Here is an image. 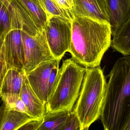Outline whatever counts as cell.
Returning a JSON list of instances; mask_svg holds the SVG:
<instances>
[{
  "instance_id": "cell-1",
  "label": "cell",
  "mask_w": 130,
  "mask_h": 130,
  "mask_svg": "<svg viewBox=\"0 0 130 130\" xmlns=\"http://www.w3.org/2000/svg\"><path fill=\"white\" fill-rule=\"evenodd\" d=\"M72 39L68 52L77 63L86 68L99 66L103 56L111 46L109 23L86 17L72 20Z\"/></svg>"
},
{
  "instance_id": "cell-2",
  "label": "cell",
  "mask_w": 130,
  "mask_h": 130,
  "mask_svg": "<svg viewBox=\"0 0 130 130\" xmlns=\"http://www.w3.org/2000/svg\"><path fill=\"white\" fill-rule=\"evenodd\" d=\"M101 120L105 130H121L130 111V56L116 62L109 75Z\"/></svg>"
},
{
  "instance_id": "cell-3",
  "label": "cell",
  "mask_w": 130,
  "mask_h": 130,
  "mask_svg": "<svg viewBox=\"0 0 130 130\" xmlns=\"http://www.w3.org/2000/svg\"><path fill=\"white\" fill-rule=\"evenodd\" d=\"M86 69L72 58L63 60L48 95L45 114L72 111L78 97Z\"/></svg>"
},
{
  "instance_id": "cell-4",
  "label": "cell",
  "mask_w": 130,
  "mask_h": 130,
  "mask_svg": "<svg viewBox=\"0 0 130 130\" xmlns=\"http://www.w3.org/2000/svg\"><path fill=\"white\" fill-rule=\"evenodd\" d=\"M107 82L99 66L86 68L73 111L79 120L81 130H87L101 117Z\"/></svg>"
},
{
  "instance_id": "cell-5",
  "label": "cell",
  "mask_w": 130,
  "mask_h": 130,
  "mask_svg": "<svg viewBox=\"0 0 130 130\" xmlns=\"http://www.w3.org/2000/svg\"><path fill=\"white\" fill-rule=\"evenodd\" d=\"M72 21L57 17L48 18L44 31L54 58L61 61L68 52L72 39Z\"/></svg>"
},
{
  "instance_id": "cell-6",
  "label": "cell",
  "mask_w": 130,
  "mask_h": 130,
  "mask_svg": "<svg viewBox=\"0 0 130 130\" xmlns=\"http://www.w3.org/2000/svg\"><path fill=\"white\" fill-rule=\"evenodd\" d=\"M24 51L23 71L26 74L45 61L55 59L47 44L44 31L32 36L22 31Z\"/></svg>"
},
{
  "instance_id": "cell-7",
  "label": "cell",
  "mask_w": 130,
  "mask_h": 130,
  "mask_svg": "<svg viewBox=\"0 0 130 130\" xmlns=\"http://www.w3.org/2000/svg\"><path fill=\"white\" fill-rule=\"evenodd\" d=\"M4 60L8 69L23 70L24 56L22 31L14 30L9 32L4 40Z\"/></svg>"
},
{
  "instance_id": "cell-8",
  "label": "cell",
  "mask_w": 130,
  "mask_h": 130,
  "mask_svg": "<svg viewBox=\"0 0 130 130\" xmlns=\"http://www.w3.org/2000/svg\"><path fill=\"white\" fill-rule=\"evenodd\" d=\"M59 62L56 59L43 62L26 73L32 89L45 105L48 101L49 79L53 69Z\"/></svg>"
},
{
  "instance_id": "cell-9",
  "label": "cell",
  "mask_w": 130,
  "mask_h": 130,
  "mask_svg": "<svg viewBox=\"0 0 130 130\" xmlns=\"http://www.w3.org/2000/svg\"><path fill=\"white\" fill-rule=\"evenodd\" d=\"M74 17H86L109 23L106 0H72Z\"/></svg>"
},
{
  "instance_id": "cell-10",
  "label": "cell",
  "mask_w": 130,
  "mask_h": 130,
  "mask_svg": "<svg viewBox=\"0 0 130 130\" xmlns=\"http://www.w3.org/2000/svg\"><path fill=\"white\" fill-rule=\"evenodd\" d=\"M0 2L7 7L10 13L11 31L21 30L32 36L40 32L38 31L23 6L17 0H0Z\"/></svg>"
},
{
  "instance_id": "cell-11",
  "label": "cell",
  "mask_w": 130,
  "mask_h": 130,
  "mask_svg": "<svg viewBox=\"0 0 130 130\" xmlns=\"http://www.w3.org/2000/svg\"><path fill=\"white\" fill-rule=\"evenodd\" d=\"M111 35L114 36L130 18V0H106Z\"/></svg>"
},
{
  "instance_id": "cell-12",
  "label": "cell",
  "mask_w": 130,
  "mask_h": 130,
  "mask_svg": "<svg viewBox=\"0 0 130 130\" xmlns=\"http://www.w3.org/2000/svg\"><path fill=\"white\" fill-rule=\"evenodd\" d=\"M20 95L27 108L29 115L36 120L43 119L46 113L45 105L32 89L25 73Z\"/></svg>"
},
{
  "instance_id": "cell-13",
  "label": "cell",
  "mask_w": 130,
  "mask_h": 130,
  "mask_svg": "<svg viewBox=\"0 0 130 130\" xmlns=\"http://www.w3.org/2000/svg\"><path fill=\"white\" fill-rule=\"evenodd\" d=\"M23 6L39 32L44 31L48 17L38 0H17Z\"/></svg>"
},
{
  "instance_id": "cell-14",
  "label": "cell",
  "mask_w": 130,
  "mask_h": 130,
  "mask_svg": "<svg viewBox=\"0 0 130 130\" xmlns=\"http://www.w3.org/2000/svg\"><path fill=\"white\" fill-rule=\"evenodd\" d=\"M34 120L26 113L5 109L0 130H18L27 122Z\"/></svg>"
},
{
  "instance_id": "cell-15",
  "label": "cell",
  "mask_w": 130,
  "mask_h": 130,
  "mask_svg": "<svg viewBox=\"0 0 130 130\" xmlns=\"http://www.w3.org/2000/svg\"><path fill=\"white\" fill-rule=\"evenodd\" d=\"M113 37L111 46L113 51L130 55V18Z\"/></svg>"
},
{
  "instance_id": "cell-16",
  "label": "cell",
  "mask_w": 130,
  "mask_h": 130,
  "mask_svg": "<svg viewBox=\"0 0 130 130\" xmlns=\"http://www.w3.org/2000/svg\"><path fill=\"white\" fill-rule=\"evenodd\" d=\"M24 73L23 70L17 69H8L4 78L1 94L11 93L20 94Z\"/></svg>"
},
{
  "instance_id": "cell-17",
  "label": "cell",
  "mask_w": 130,
  "mask_h": 130,
  "mask_svg": "<svg viewBox=\"0 0 130 130\" xmlns=\"http://www.w3.org/2000/svg\"><path fill=\"white\" fill-rule=\"evenodd\" d=\"M70 111L66 110L45 114L43 121L38 130H62Z\"/></svg>"
},
{
  "instance_id": "cell-18",
  "label": "cell",
  "mask_w": 130,
  "mask_h": 130,
  "mask_svg": "<svg viewBox=\"0 0 130 130\" xmlns=\"http://www.w3.org/2000/svg\"><path fill=\"white\" fill-rule=\"evenodd\" d=\"M45 12L48 19L51 17H57L72 21L74 18L72 14L61 7L55 0H38Z\"/></svg>"
},
{
  "instance_id": "cell-19",
  "label": "cell",
  "mask_w": 130,
  "mask_h": 130,
  "mask_svg": "<svg viewBox=\"0 0 130 130\" xmlns=\"http://www.w3.org/2000/svg\"><path fill=\"white\" fill-rule=\"evenodd\" d=\"M1 99L7 110H15L20 112L29 113L25 104L20 97V94L11 93L1 94Z\"/></svg>"
},
{
  "instance_id": "cell-20",
  "label": "cell",
  "mask_w": 130,
  "mask_h": 130,
  "mask_svg": "<svg viewBox=\"0 0 130 130\" xmlns=\"http://www.w3.org/2000/svg\"><path fill=\"white\" fill-rule=\"evenodd\" d=\"M11 31L10 13L7 7L0 2V32L5 38Z\"/></svg>"
},
{
  "instance_id": "cell-21",
  "label": "cell",
  "mask_w": 130,
  "mask_h": 130,
  "mask_svg": "<svg viewBox=\"0 0 130 130\" xmlns=\"http://www.w3.org/2000/svg\"><path fill=\"white\" fill-rule=\"evenodd\" d=\"M81 130L78 118L73 111H70L69 116L62 130Z\"/></svg>"
},
{
  "instance_id": "cell-22",
  "label": "cell",
  "mask_w": 130,
  "mask_h": 130,
  "mask_svg": "<svg viewBox=\"0 0 130 130\" xmlns=\"http://www.w3.org/2000/svg\"><path fill=\"white\" fill-rule=\"evenodd\" d=\"M43 120V118L40 120H33L23 125L18 130H38L42 124Z\"/></svg>"
},
{
  "instance_id": "cell-23",
  "label": "cell",
  "mask_w": 130,
  "mask_h": 130,
  "mask_svg": "<svg viewBox=\"0 0 130 130\" xmlns=\"http://www.w3.org/2000/svg\"><path fill=\"white\" fill-rule=\"evenodd\" d=\"M59 63L60 62H59L57 63V64L54 66L51 72V74L49 79L48 83V95L52 90L57 75L58 73L59 69Z\"/></svg>"
},
{
  "instance_id": "cell-24",
  "label": "cell",
  "mask_w": 130,
  "mask_h": 130,
  "mask_svg": "<svg viewBox=\"0 0 130 130\" xmlns=\"http://www.w3.org/2000/svg\"><path fill=\"white\" fill-rule=\"evenodd\" d=\"M7 71L4 59L0 60V100L1 99L2 89L4 78Z\"/></svg>"
},
{
  "instance_id": "cell-25",
  "label": "cell",
  "mask_w": 130,
  "mask_h": 130,
  "mask_svg": "<svg viewBox=\"0 0 130 130\" xmlns=\"http://www.w3.org/2000/svg\"><path fill=\"white\" fill-rule=\"evenodd\" d=\"M63 9L73 15L72 0H55ZM74 16V15H73Z\"/></svg>"
},
{
  "instance_id": "cell-26",
  "label": "cell",
  "mask_w": 130,
  "mask_h": 130,
  "mask_svg": "<svg viewBox=\"0 0 130 130\" xmlns=\"http://www.w3.org/2000/svg\"><path fill=\"white\" fill-rule=\"evenodd\" d=\"M4 37L2 36V34L0 32V60L4 59V49H3V45H4Z\"/></svg>"
},
{
  "instance_id": "cell-27",
  "label": "cell",
  "mask_w": 130,
  "mask_h": 130,
  "mask_svg": "<svg viewBox=\"0 0 130 130\" xmlns=\"http://www.w3.org/2000/svg\"><path fill=\"white\" fill-rule=\"evenodd\" d=\"M121 130H130V111L125 120Z\"/></svg>"
},
{
  "instance_id": "cell-28",
  "label": "cell",
  "mask_w": 130,
  "mask_h": 130,
  "mask_svg": "<svg viewBox=\"0 0 130 130\" xmlns=\"http://www.w3.org/2000/svg\"><path fill=\"white\" fill-rule=\"evenodd\" d=\"M5 110V106L3 103L1 106L0 107V129L3 120V117Z\"/></svg>"
}]
</instances>
